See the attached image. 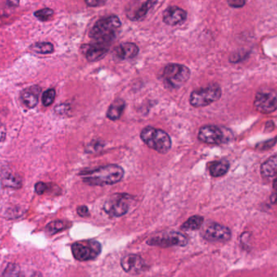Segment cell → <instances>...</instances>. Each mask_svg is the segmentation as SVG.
<instances>
[{
	"label": "cell",
	"mask_w": 277,
	"mask_h": 277,
	"mask_svg": "<svg viewBox=\"0 0 277 277\" xmlns=\"http://www.w3.org/2000/svg\"><path fill=\"white\" fill-rule=\"evenodd\" d=\"M48 189L49 185L47 184V183H42V182L36 183L35 191L38 195H42V194H44L45 192L48 191Z\"/></svg>",
	"instance_id": "f1b7e54d"
},
{
	"label": "cell",
	"mask_w": 277,
	"mask_h": 277,
	"mask_svg": "<svg viewBox=\"0 0 277 277\" xmlns=\"http://www.w3.org/2000/svg\"><path fill=\"white\" fill-rule=\"evenodd\" d=\"M122 22L119 16L110 15L97 20L88 36L93 43L110 47L120 32Z\"/></svg>",
	"instance_id": "6da1fadb"
},
{
	"label": "cell",
	"mask_w": 277,
	"mask_h": 277,
	"mask_svg": "<svg viewBox=\"0 0 277 277\" xmlns=\"http://www.w3.org/2000/svg\"><path fill=\"white\" fill-rule=\"evenodd\" d=\"M191 76V70L183 64H169L163 70L164 84L171 89L184 85Z\"/></svg>",
	"instance_id": "277c9868"
},
{
	"label": "cell",
	"mask_w": 277,
	"mask_h": 277,
	"mask_svg": "<svg viewBox=\"0 0 277 277\" xmlns=\"http://www.w3.org/2000/svg\"><path fill=\"white\" fill-rule=\"evenodd\" d=\"M200 234L204 239L211 242H226L232 237L231 230L228 227L215 222L205 224Z\"/></svg>",
	"instance_id": "ba28073f"
},
{
	"label": "cell",
	"mask_w": 277,
	"mask_h": 277,
	"mask_svg": "<svg viewBox=\"0 0 277 277\" xmlns=\"http://www.w3.org/2000/svg\"><path fill=\"white\" fill-rule=\"evenodd\" d=\"M204 224V217L201 215H193L186 222L183 223L181 229L186 231H194L200 229Z\"/></svg>",
	"instance_id": "603a6c76"
},
{
	"label": "cell",
	"mask_w": 277,
	"mask_h": 277,
	"mask_svg": "<svg viewBox=\"0 0 277 277\" xmlns=\"http://www.w3.org/2000/svg\"><path fill=\"white\" fill-rule=\"evenodd\" d=\"M198 138L208 144H221L226 141L224 129L214 125L204 126L199 131Z\"/></svg>",
	"instance_id": "9c48e42d"
},
{
	"label": "cell",
	"mask_w": 277,
	"mask_h": 277,
	"mask_svg": "<svg viewBox=\"0 0 277 277\" xmlns=\"http://www.w3.org/2000/svg\"><path fill=\"white\" fill-rule=\"evenodd\" d=\"M271 202L274 204V205H277V193L273 194L271 196Z\"/></svg>",
	"instance_id": "836d02e7"
},
{
	"label": "cell",
	"mask_w": 277,
	"mask_h": 277,
	"mask_svg": "<svg viewBox=\"0 0 277 277\" xmlns=\"http://www.w3.org/2000/svg\"><path fill=\"white\" fill-rule=\"evenodd\" d=\"M121 266L126 273H138L144 268V262L139 255L130 254L121 260Z\"/></svg>",
	"instance_id": "2e32d148"
},
{
	"label": "cell",
	"mask_w": 277,
	"mask_h": 277,
	"mask_svg": "<svg viewBox=\"0 0 277 277\" xmlns=\"http://www.w3.org/2000/svg\"><path fill=\"white\" fill-rule=\"evenodd\" d=\"M229 169V163L227 160L212 161L208 165L209 173L214 178L224 176Z\"/></svg>",
	"instance_id": "ffe728a7"
},
{
	"label": "cell",
	"mask_w": 277,
	"mask_h": 277,
	"mask_svg": "<svg viewBox=\"0 0 277 277\" xmlns=\"http://www.w3.org/2000/svg\"><path fill=\"white\" fill-rule=\"evenodd\" d=\"M7 5L9 7H17L20 2V0H7Z\"/></svg>",
	"instance_id": "d6a6232c"
},
{
	"label": "cell",
	"mask_w": 277,
	"mask_h": 277,
	"mask_svg": "<svg viewBox=\"0 0 277 277\" xmlns=\"http://www.w3.org/2000/svg\"><path fill=\"white\" fill-rule=\"evenodd\" d=\"M139 52V49L133 42H124L114 49V55L119 60H133Z\"/></svg>",
	"instance_id": "9a60e30c"
},
{
	"label": "cell",
	"mask_w": 277,
	"mask_h": 277,
	"mask_svg": "<svg viewBox=\"0 0 277 277\" xmlns=\"http://www.w3.org/2000/svg\"><path fill=\"white\" fill-rule=\"evenodd\" d=\"M71 251L78 261H88L96 259L101 254V246L95 240L77 242L71 245Z\"/></svg>",
	"instance_id": "8992f818"
},
{
	"label": "cell",
	"mask_w": 277,
	"mask_h": 277,
	"mask_svg": "<svg viewBox=\"0 0 277 277\" xmlns=\"http://www.w3.org/2000/svg\"><path fill=\"white\" fill-rule=\"evenodd\" d=\"M41 92L42 89L39 86H31L23 91L21 93V99L28 107L34 108L38 105Z\"/></svg>",
	"instance_id": "ac0fdd59"
},
{
	"label": "cell",
	"mask_w": 277,
	"mask_h": 277,
	"mask_svg": "<svg viewBox=\"0 0 277 277\" xmlns=\"http://www.w3.org/2000/svg\"><path fill=\"white\" fill-rule=\"evenodd\" d=\"M31 50L36 53L48 55V54L53 53L55 51V47L51 42H37L31 46Z\"/></svg>",
	"instance_id": "d4e9b609"
},
{
	"label": "cell",
	"mask_w": 277,
	"mask_h": 277,
	"mask_svg": "<svg viewBox=\"0 0 277 277\" xmlns=\"http://www.w3.org/2000/svg\"><path fill=\"white\" fill-rule=\"evenodd\" d=\"M128 208H129V205L128 201L126 200L125 197H121V196L112 199L109 202L106 203V205L104 206V210L106 213L113 217H119L125 215L128 212Z\"/></svg>",
	"instance_id": "5bb4252c"
},
{
	"label": "cell",
	"mask_w": 277,
	"mask_h": 277,
	"mask_svg": "<svg viewBox=\"0 0 277 277\" xmlns=\"http://www.w3.org/2000/svg\"><path fill=\"white\" fill-rule=\"evenodd\" d=\"M84 183L91 186H105L119 183L124 176V169L118 165H107L79 173Z\"/></svg>",
	"instance_id": "7a4b0ae2"
},
{
	"label": "cell",
	"mask_w": 277,
	"mask_h": 277,
	"mask_svg": "<svg viewBox=\"0 0 277 277\" xmlns=\"http://www.w3.org/2000/svg\"><path fill=\"white\" fill-rule=\"evenodd\" d=\"M125 107L126 102L123 99L115 100L108 109L106 116L110 120L116 121L121 118Z\"/></svg>",
	"instance_id": "44dd1931"
},
{
	"label": "cell",
	"mask_w": 277,
	"mask_h": 277,
	"mask_svg": "<svg viewBox=\"0 0 277 277\" xmlns=\"http://www.w3.org/2000/svg\"><path fill=\"white\" fill-rule=\"evenodd\" d=\"M273 188L277 192V177L275 178L274 182H273Z\"/></svg>",
	"instance_id": "e575fe53"
},
{
	"label": "cell",
	"mask_w": 277,
	"mask_h": 277,
	"mask_svg": "<svg viewBox=\"0 0 277 277\" xmlns=\"http://www.w3.org/2000/svg\"><path fill=\"white\" fill-rule=\"evenodd\" d=\"M187 18V11L178 6H169L163 12V22L169 26L181 25Z\"/></svg>",
	"instance_id": "7c38bea8"
},
{
	"label": "cell",
	"mask_w": 277,
	"mask_h": 277,
	"mask_svg": "<svg viewBox=\"0 0 277 277\" xmlns=\"http://www.w3.org/2000/svg\"><path fill=\"white\" fill-rule=\"evenodd\" d=\"M189 242V239L183 233L171 231L163 233L161 235L155 236L147 240V244L159 247H170V246H185Z\"/></svg>",
	"instance_id": "52a82bcc"
},
{
	"label": "cell",
	"mask_w": 277,
	"mask_h": 277,
	"mask_svg": "<svg viewBox=\"0 0 277 277\" xmlns=\"http://www.w3.org/2000/svg\"><path fill=\"white\" fill-rule=\"evenodd\" d=\"M84 1L88 7H102L106 4L108 0H84Z\"/></svg>",
	"instance_id": "83f0119b"
},
{
	"label": "cell",
	"mask_w": 277,
	"mask_h": 277,
	"mask_svg": "<svg viewBox=\"0 0 277 277\" xmlns=\"http://www.w3.org/2000/svg\"><path fill=\"white\" fill-rule=\"evenodd\" d=\"M2 277H42L40 272H25L18 264H9L5 269Z\"/></svg>",
	"instance_id": "e0dca14e"
},
{
	"label": "cell",
	"mask_w": 277,
	"mask_h": 277,
	"mask_svg": "<svg viewBox=\"0 0 277 277\" xmlns=\"http://www.w3.org/2000/svg\"><path fill=\"white\" fill-rule=\"evenodd\" d=\"M228 4L232 7H242L246 3V0H227Z\"/></svg>",
	"instance_id": "4dcf8cb0"
},
{
	"label": "cell",
	"mask_w": 277,
	"mask_h": 277,
	"mask_svg": "<svg viewBox=\"0 0 277 277\" xmlns=\"http://www.w3.org/2000/svg\"><path fill=\"white\" fill-rule=\"evenodd\" d=\"M221 97V89L217 84H211L206 88L193 91L190 96V104L194 107L209 106Z\"/></svg>",
	"instance_id": "5b68a950"
},
{
	"label": "cell",
	"mask_w": 277,
	"mask_h": 277,
	"mask_svg": "<svg viewBox=\"0 0 277 277\" xmlns=\"http://www.w3.org/2000/svg\"><path fill=\"white\" fill-rule=\"evenodd\" d=\"M77 213L78 215H80L81 217H87L89 215V211L88 208L85 205H82L77 208Z\"/></svg>",
	"instance_id": "f546056e"
},
{
	"label": "cell",
	"mask_w": 277,
	"mask_h": 277,
	"mask_svg": "<svg viewBox=\"0 0 277 277\" xmlns=\"http://www.w3.org/2000/svg\"><path fill=\"white\" fill-rule=\"evenodd\" d=\"M261 174L264 178H273L277 175V156H272L263 163Z\"/></svg>",
	"instance_id": "7402d4cb"
},
{
	"label": "cell",
	"mask_w": 277,
	"mask_h": 277,
	"mask_svg": "<svg viewBox=\"0 0 277 277\" xmlns=\"http://www.w3.org/2000/svg\"><path fill=\"white\" fill-rule=\"evenodd\" d=\"M254 105L255 109L262 114L274 112L277 110V94L273 92H258Z\"/></svg>",
	"instance_id": "8fae6325"
},
{
	"label": "cell",
	"mask_w": 277,
	"mask_h": 277,
	"mask_svg": "<svg viewBox=\"0 0 277 277\" xmlns=\"http://www.w3.org/2000/svg\"><path fill=\"white\" fill-rule=\"evenodd\" d=\"M140 138L147 147L159 153H167L172 146L171 138L165 131L146 127L140 132Z\"/></svg>",
	"instance_id": "3957f363"
},
{
	"label": "cell",
	"mask_w": 277,
	"mask_h": 277,
	"mask_svg": "<svg viewBox=\"0 0 277 277\" xmlns=\"http://www.w3.org/2000/svg\"><path fill=\"white\" fill-rule=\"evenodd\" d=\"M69 224L67 221L64 220H55L49 223L46 227V233L50 235H53L55 233H59L60 231L64 230L67 228H69Z\"/></svg>",
	"instance_id": "cb8c5ba5"
},
{
	"label": "cell",
	"mask_w": 277,
	"mask_h": 277,
	"mask_svg": "<svg viewBox=\"0 0 277 277\" xmlns=\"http://www.w3.org/2000/svg\"><path fill=\"white\" fill-rule=\"evenodd\" d=\"M158 0H137L127 11V15L132 21H138L145 18L146 15L152 10Z\"/></svg>",
	"instance_id": "30bf717a"
},
{
	"label": "cell",
	"mask_w": 277,
	"mask_h": 277,
	"mask_svg": "<svg viewBox=\"0 0 277 277\" xmlns=\"http://www.w3.org/2000/svg\"><path fill=\"white\" fill-rule=\"evenodd\" d=\"M1 183L3 187L7 188L18 189L21 187L22 180L17 174H15L8 170H5L1 174Z\"/></svg>",
	"instance_id": "d6986e66"
},
{
	"label": "cell",
	"mask_w": 277,
	"mask_h": 277,
	"mask_svg": "<svg viewBox=\"0 0 277 277\" xmlns=\"http://www.w3.org/2000/svg\"><path fill=\"white\" fill-rule=\"evenodd\" d=\"M56 97V92L54 88H49L42 95V104L45 106H50L53 104Z\"/></svg>",
	"instance_id": "4316f807"
},
{
	"label": "cell",
	"mask_w": 277,
	"mask_h": 277,
	"mask_svg": "<svg viewBox=\"0 0 277 277\" xmlns=\"http://www.w3.org/2000/svg\"><path fill=\"white\" fill-rule=\"evenodd\" d=\"M109 50V46L97 44L93 42L90 44L82 45L80 47L81 53L84 55L86 60L89 62L99 61L102 60L107 55Z\"/></svg>",
	"instance_id": "4fadbf2b"
},
{
	"label": "cell",
	"mask_w": 277,
	"mask_h": 277,
	"mask_svg": "<svg viewBox=\"0 0 277 277\" xmlns=\"http://www.w3.org/2000/svg\"><path fill=\"white\" fill-rule=\"evenodd\" d=\"M54 14H55L54 10L48 8V7L41 9V10H38V11H36L34 12V15L41 21H48V20H51V18L53 17Z\"/></svg>",
	"instance_id": "484cf974"
},
{
	"label": "cell",
	"mask_w": 277,
	"mask_h": 277,
	"mask_svg": "<svg viewBox=\"0 0 277 277\" xmlns=\"http://www.w3.org/2000/svg\"><path fill=\"white\" fill-rule=\"evenodd\" d=\"M6 135H7V133H6V128H5V126L0 122V142H2V141L5 140Z\"/></svg>",
	"instance_id": "1f68e13d"
}]
</instances>
